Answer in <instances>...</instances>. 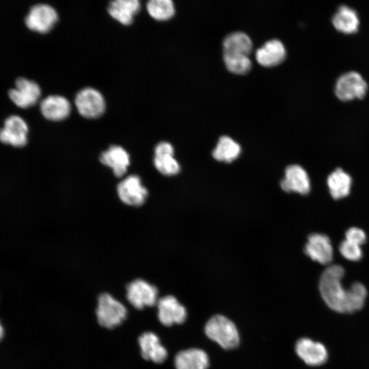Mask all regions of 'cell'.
I'll return each mask as SVG.
<instances>
[{"label": "cell", "instance_id": "1", "mask_svg": "<svg viewBox=\"0 0 369 369\" xmlns=\"http://www.w3.org/2000/svg\"><path fill=\"white\" fill-rule=\"evenodd\" d=\"M344 273L341 265L327 266L320 277L319 290L323 299L332 310L339 313H353L364 307L367 290L358 282L353 283L348 289H344L342 284Z\"/></svg>", "mask_w": 369, "mask_h": 369}, {"label": "cell", "instance_id": "2", "mask_svg": "<svg viewBox=\"0 0 369 369\" xmlns=\"http://www.w3.org/2000/svg\"><path fill=\"white\" fill-rule=\"evenodd\" d=\"M205 333L225 349H232L238 345L239 335L235 325L223 315H215L210 318L206 324Z\"/></svg>", "mask_w": 369, "mask_h": 369}, {"label": "cell", "instance_id": "3", "mask_svg": "<svg viewBox=\"0 0 369 369\" xmlns=\"http://www.w3.org/2000/svg\"><path fill=\"white\" fill-rule=\"evenodd\" d=\"M96 313L100 325L112 329L126 319L127 310L112 295L105 292L98 297Z\"/></svg>", "mask_w": 369, "mask_h": 369}, {"label": "cell", "instance_id": "4", "mask_svg": "<svg viewBox=\"0 0 369 369\" xmlns=\"http://www.w3.org/2000/svg\"><path fill=\"white\" fill-rule=\"evenodd\" d=\"M368 88L367 82L359 72L349 71L337 79L334 93L339 100L347 102L364 98Z\"/></svg>", "mask_w": 369, "mask_h": 369}, {"label": "cell", "instance_id": "5", "mask_svg": "<svg viewBox=\"0 0 369 369\" xmlns=\"http://www.w3.org/2000/svg\"><path fill=\"white\" fill-rule=\"evenodd\" d=\"M158 294L155 286L142 279H136L126 286V299L137 310L156 304Z\"/></svg>", "mask_w": 369, "mask_h": 369}, {"label": "cell", "instance_id": "6", "mask_svg": "<svg viewBox=\"0 0 369 369\" xmlns=\"http://www.w3.org/2000/svg\"><path fill=\"white\" fill-rule=\"evenodd\" d=\"M78 112L86 118H97L105 110V100L97 90L88 87L81 90L74 99Z\"/></svg>", "mask_w": 369, "mask_h": 369}, {"label": "cell", "instance_id": "7", "mask_svg": "<svg viewBox=\"0 0 369 369\" xmlns=\"http://www.w3.org/2000/svg\"><path fill=\"white\" fill-rule=\"evenodd\" d=\"M58 20V14L51 5L38 3L33 5L27 14L25 22L31 31L46 33L50 31Z\"/></svg>", "mask_w": 369, "mask_h": 369}, {"label": "cell", "instance_id": "8", "mask_svg": "<svg viewBox=\"0 0 369 369\" xmlns=\"http://www.w3.org/2000/svg\"><path fill=\"white\" fill-rule=\"evenodd\" d=\"M117 193L124 204L133 207L143 205L148 196V191L142 184L141 178L135 174L126 176L118 183Z\"/></svg>", "mask_w": 369, "mask_h": 369}, {"label": "cell", "instance_id": "9", "mask_svg": "<svg viewBox=\"0 0 369 369\" xmlns=\"http://www.w3.org/2000/svg\"><path fill=\"white\" fill-rule=\"evenodd\" d=\"M9 98L19 108L26 109L38 102L41 96V89L35 81L24 78H18L14 87L8 92Z\"/></svg>", "mask_w": 369, "mask_h": 369}, {"label": "cell", "instance_id": "10", "mask_svg": "<svg viewBox=\"0 0 369 369\" xmlns=\"http://www.w3.org/2000/svg\"><path fill=\"white\" fill-rule=\"evenodd\" d=\"M28 125L19 115H12L4 121L0 128V141L4 144L20 148L27 143Z\"/></svg>", "mask_w": 369, "mask_h": 369}, {"label": "cell", "instance_id": "11", "mask_svg": "<svg viewBox=\"0 0 369 369\" xmlns=\"http://www.w3.org/2000/svg\"><path fill=\"white\" fill-rule=\"evenodd\" d=\"M158 318L165 326L181 324L187 318V310L174 296L167 295L159 299L156 303Z\"/></svg>", "mask_w": 369, "mask_h": 369}, {"label": "cell", "instance_id": "12", "mask_svg": "<svg viewBox=\"0 0 369 369\" xmlns=\"http://www.w3.org/2000/svg\"><path fill=\"white\" fill-rule=\"evenodd\" d=\"M297 355L308 365L318 366L325 364L328 359V351L320 342L308 338L299 339L295 344Z\"/></svg>", "mask_w": 369, "mask_h": 369}, {"label": "cell", "instance_id": "13", "mask_svg": "<svg viewBox=\"0 0 369 369\" xmlns=\"http://www.w3.org/2000/svg\"><path fill=\"white\" fill-rule=\"evenodd\" d=\"M304 251L312 260L322 264L330 263L333 258V247L331 241L324 234H311L305 245Z\"/></svg>", "mask_w": 369, "mask_h": 369}, {"label": "cell", "instance_id": "14", "mask_svg": "<svg viewBox=\"0 0 369 369\" xmlns=\"http://www.w3.org/2000/svg\"><path fill=\"white\" fill-rule=\"evenodd\" d=\"M286 192H297L301 195L310 191V181L306 171L299 165H291L285 169V176L280 183Z\"/></svg>", "mask_w": 369, "mask_h": 369}, {"label": "cell", "instance_id": "15", "mask_svg": "<svg viewBox=\"0 0 369 369\" xmlns=\"http://www.w3.org/2000/svg\"><path fill=\"white\" fill-rule=\"evenodd\" d=\"M42 115L51 121H61L70 115L71 105L65 97L50 95L42 100L40 105Z\"/></svg>", "mask_w": 369, "mask_h": 369}, {"label": "cell", "instance_id": "16", "mask_svg": "<svg viewBox=\"0 0 369 369\" xmlns=\"http://www.w3.org/2000/svg\"><path fill=\"white\" fill-rule=\"evenodd\" d=\"M100 161L111 168L116 177L120 178L126 173L131 160L128 153L124 148L114 145L101 154Z\"/></svg>", "mask_w": 369, "mask_h": 369}, {"label": "cell", "instance_id": "17", "mask_svg": "<svg viewBox=\"0 0 369 369\" xmlns=\"http://www.w3.org/2000/svg\"><path fill=\"white\" fill-rule=\"evenodd\" d=\"M286 57L283 43L277 39L266 42L256 51V59L264 67H273L282 64Z\"/></svg>", "mask_w": 369, "mask_h": 369}, {"label": "cell", "instance_id": "18", "mask_svg": "<svg viewBox=\"0 0 369 369\" xmlns=\"http://www.w3.org/2000/svg\"><path fill=\"white\" fill-rule=\"evenodd\" d=\"M141 354L144 359L156 364L163 363L167 357V351L161 344L159 337L153 332L146 331L139 337Z\"/></svg>", "mask_w": 369, "mask_h": 369}, {"label": "cell", "instance_id": "19", "mask_svg": "<svg viewBox=\"0 0 369 369\" xmlns=\"http://www.w3.org/2000/svg\"><path fill=\"white\" fill-rule=\"evenodd\" d=\"M139 0H111L107 6L109 14L124 25L132 24L134 16L139 12Z\"/></svg>", "mask_w": 369, "mask_h": 369}, {"label": "cell", "instance_id": "20", "mask_svg": "<svg viewBox=\"0 0 369 369\" xmlns=\"http://www.w3.org/2000/svg\"><path fill=\"white\" fill-rule=\"evenodd\" d=\"M176 369H207L209 359L200 348H189L178 353L174 359Z\"/></svg>", "mask_w": 369, "mask_h": 369}, {"label": "cell", "instance_id": "21", "mask_svg": "<svg viewBox=\"0 0 369 369\" xmlns=\"http://www.w3.org/2000/svg\"><path fill=\"white\" fill-rule=\"evenodd\" d=\"M332 23L337 31L345 34H351L357 31L359 20L353 9L342 5L333 15Z\"/></svg>", "mask_w": 369, "mask_h": 369}, {"label": "cell", "instance_id": "22", "mask_svg": "<svg viewBox=\"0 0 369 369\" xmlns=\"http://www.w3.org/2000/svg\"><path fill=\"white\" fill-rule=\"evenodd\" d=\"M327 182L332 197L339 200L349 194L352 178L348 173L338 167L328 176Z\"/></svg>", "mask_w": 369, "mask_h": 369}, {"label": "cell", "instance_id": "23", "mask_svg": "<svg viewBox=\"0 0 369 369\" xmlns=\"http://www.w3.org/2000/svg\"><path fill=\"white\" fill-rule=\"evenodd\" d=\"M252 41L242 31H234L226 36L223 41V53L249 55L252 50Z\"/></svg>", "mask_w": 369, "mask_h": 369}, {"label": "cell", "instance_id": "24", "mask_svg": "<svg viewBox=\"0 0 369 369\" xmlns=\"http://www.w3.org/2000/svg\"><path fill=\"white\" fill-rule=\"evenodd\" d=\"M241 152L240 145L231 137H221L213 151V158L221 162L230 163L236 159Z\"/></svg>", "mask_w": 369, "mask_h": 369}, {"label": "cell", "instance_id": "25", "mask_svg": "<svg viewBox=\"0 0 369 369\" xmlns=\"http://www.w3.org/2000/svg\"><path fill=\"white\" fill-rule=\"evenodd\" d=\"M148 14L158 21H166L175 14L173 0H148L146 4Z\"/></svg>", "mask_w": 369, "mask_h": 369}, {"label": "cell", "instance_id": "26", "mask_svg": "<svg viewBox=\"0 0 369 369\" xmlns=\"http://www.w3.org/2000/svg\"><path fill=\"white\" fill-rule=\"evenodd\" d=\"M223 62L226 68L236 74H245L251 68V62L246 55L223 53Z\"/></svg>", "mask_w": 369, "mask_h": 369}, {"label": "cell", "instance_id": "27", "mask_svg": "<svg viewBox=\"0 0 369 369\" xmlns=\"http://www.w3.org/2000/svg\"><path fill=\"white\" fill-rule=\"evenodd\" d=\"M154 165L163 175L172 176L180 172V165L172 154H154Z\"/></svg>", "mask_w": 369, "mask_h": 369}, {"label": "cell", "instance_id": "28", "mask_svg": "<svg viewBox=\"0 0 369 369\" xmlns=\"http://www.w3.org/2000/svg\"><path fill=\"white\" fill-rule=\"evenodd\" d=\"M339 251L346 259L351 261H358L363 256L360 245L346 239L340 244Z\"/></svg>", "mask_w": 369, "mask_h": 369}, {"label": "cell", "instance_id": "29", "mask_svg": "<svg viewBox=\"0 0 369 369\" xmlns=\"http://www.w3.org/2000/svg\"><path fill=\"white\" fill-rule=\"evenodd\" d=\"M346 240L353 243L361 245L366 241V235L360 228L352 227L348 229L345 233Z\"/></svg>", "mask_w": 369, "mask_h": 369}, {"label": "cell", "instance_id": "30", "mask_svg": "<svg viewBox=\"0 0 369 369\" xmlns=\"http://www.w3.org/2000/svg\"><path fill=\"white\" fill-rule=\"evenodd\" d=\"M174 150L172 145L167 141H161L159 143L154 149V154H174Z\"/></svg>", "mask_w": 369, "mask_h": 369}, {"label": "cell", "instance_id": "31", "mask_svg": "<svg viewBox=\"0 0 369 369\" xmlns=\"http://www.w3.org/2000/svg\"><path fill=\"white\" fill-rule=\"evenodd\" d=\"M3 334H4L3 328V327H2V325H1V324L0 323V341L3 338Z\"/></svg>", "mask_w": 369, "mask_h": 369}]
</instances>
